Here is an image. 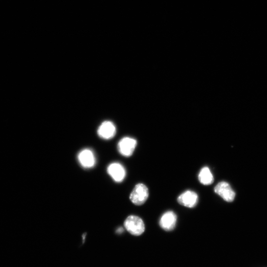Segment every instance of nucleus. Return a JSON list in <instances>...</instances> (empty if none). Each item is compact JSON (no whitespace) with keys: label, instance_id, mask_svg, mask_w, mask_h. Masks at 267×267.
<instances>
[{"label":"nucleus","instance_id":"nucleus-1","mask_svg":"<svg viewBox=\"0 0 267 267\" xmlns=\"http://www.w3.org/2000/svg\"><path fill=\"white\" fill-rule=\"evenodd\" d=\"M124 227L127 231L132 235L139 236L145 230V226L143 220L138 216L131 215L124 222Z\"/></svg>","mask_w":267,"mask_h":267},{"label":"nucleus","instance_id":"nucleus-2","mask_svg":"<svg viewBox=\"0 0 267 267\" xmlns=\"http://www.w3.org/2000/svg\"><path fill=\"white\" fill-rule=\"evenodd\" d=\"M149 195L147 187L143 184H137L130 194L132 203L136 206L143 205L147 201Z\"/></svg>","mask_w":267,"mask_h":267},{"label":"nucleus","instance_id":"nucleus-3","mask_svg":"<svg viewBox=\"0 0 267 267\" xmlns=\"http://www.w3.org/2000/svg\"><path fill=\"white\" fill-rule=\"evenodd\" d=\"M214 191L228 203L233 202L236 196L235 192L230 185L226 182L218 183L214 188Z\"/></svg>","mask_w":267,"mask_h":267},{"label":"nucleus","instance_id":"nucleus-4","mask_svg":"<svg viewBox=\"0 0 267 267\" xmlns=\"http://www.w3.org/2000/svg\"><path fill=\"white\" fill-rule=\"evenodd\" d=\"M137 145V141L130 137L122 138L118 143V150L121 155L125 157H131Z\"/></svg>","mask_w":267,"mask_h":267},{"label":"nucleus","instance_id":"nucleus-5","mask_svg":"<svg viewBox=\"0 0 267 267\" xmlns=\"http://www.w3.org/2000/svg\"><path fill=\"white\" fill-rule=\"evenodd\" d=\"M198 200L197 193L191 190L186 191L178 197V202L179 204L190 209L194 208L197 205Z\"/></svg>","mask_w":267,"mask_h":267},{"label":"nucleus","instance_id":"nucleus-6","mask_svg":"<svg viewBox=\"0 0 267 267\" xmlns=\"http://www.w3.org/2000/svg\"><path fill=\"white\" fill-rule=\"evenodd\" d=\"M116 129L114 124L109 121L102 123L98 130V134L102 139L108 140L114 137Z\"/></svg>","mask_w":267,"mask_h":267},{"label":"nucleus","instance_id":"nucleus-7","mask_svg":"<svg viewBox=\"0 0 267 267\" xmlns=\"http://www.w3.org/2000/svg\"><path fill=\"white\" fill-rule=\"evenodd\" d=\"M177 220V215L174 212H167L161 216L160 221V225L164 230L170 231L175 228Z\"/></svg>","mask_w":267,"mask_h":267},{"label":"nucleus","instance_id":"nucleus-8","mask_svg":"<svg viewBox=\"0 0 267 267\" xmlns=\"http://www.w3.org/2000/svg\"><path fill=\"white\" fill-rule=\"evenodd\" d=\"M107 172L114 181L121 182L126 176V171L124 167L120 163H113L107 168Z\"/></svg>","mask_w":267,"mask_h":267},{"label":"nucleus","instance_id":"nucleus-9","mask_svg":"<svg viewBox=\"0 0 267 267\" xmlns=\"http://www.w3.org/2000/svg\"><path fill=\"white\" fill-rule=\"evenodd\" d=\"M80 164L84 168H90L94 166L96 160L93 152L89 149L82 150L79 155Z\"/></svg>","mask_w":267,"mask_h":267},{"label":"nucleus","instance_id":"nucleus-10","mask_svg":"<svg viewBox=\"0 0 267 267\" xmlns=\"http://www.w3.org/2000/svg\"><path fill=\"white\" fill-rule=\"evenodd\" d=\"M198 180L203 185L209 186L214 183V179L210 168L205 167L200 170L198 175Z\"/></svg>","mask_w":267,"mask_h":267},{"label":"nucleus","instance_id":"nucleus-11","mask_svg":"<svg viewBox=\"0 0 267 267\" xmlns=\"http://www.w3.org/2000/svg\"><path fill=\"white\" fill-rule=\"evenodd\" d=\"M123 231V229L122 228H120L118 230V233H122V232Z\"/></svg>","mask_w":267,"mask_h":267}]
</instances>
